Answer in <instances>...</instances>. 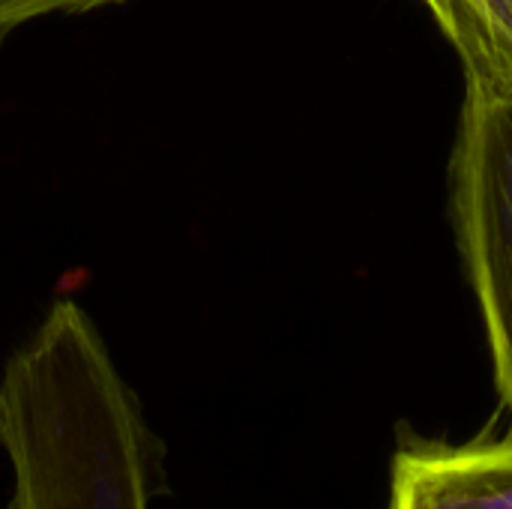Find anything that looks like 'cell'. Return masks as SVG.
Returning <instances> with one entry per match:
<instances>
[{
  "label": "cell",
  "instance_id": "1",
  "mask_svg": "<svg viewBox=\"0 0 512 509\" xmlns=\"http://www.w3.org/2000/svg\"><path fill=\"white\" fill-rule=\"evenodd\" d=\"M3 509H153L159 441L96 321L54 300L0 375Z\"/></svg>",
  "mask_w": 512,
  "mask_h": 509
},
{
  "label": "cell",
  "instance_id": "2",
  "mask_svg": "<svg viewBox=\"0 0 512 509\" xmlns=\"http://www.w3.org/2000/svg\"><path fill=\"white\" fill-rule=\"evenodd\" d=\"M450 180L459 249L512 417V93L468 84Z\"/></svg>",
  "mask_w": 512,
  "mask_h": 509
},
{
  "label": "cell",
  "instance_id": "3",
  "mask_svg": "<svg viewBox=\"0 0 512 509\" xmlns=\"http://www.w3.org/2000/svg\"><path fill=\"white\" fill-rule=\"evenodd\" d=\"M387 509H512V432L471 444H402Z\"/></svg>",
  "mask_w": 512,
  "mask_h": 509
},
{
  "label": "cell",
  "instance_id": "4",
  "mask_svg": "<svg viewBox=\"0 0 512 509\" xmlns=\"http://www.w3.org/2000/svg\"><path fill=\"white\" fill-rule=\"evenodd\" d=\"M456 48L468 84L512 93V0H423Z\"/></svg>",
  "mask_w": 512,
  "mask_h": 509
},
{
  "label": "cell",
  "instance_id": "5",
  "mask_svg": "<svg viewBox=\"0 0 512 509\" xmlns=\"http://www.w3.org/2000/svg\"><path fill=\"white\" fill-rule=\"evenodd\" d=\"M126 0H0V39L51 15H78L105 6H117Z\"/></svg>",
  "mask_w": 512,
  "mask_h": 509
}]
</instances>
